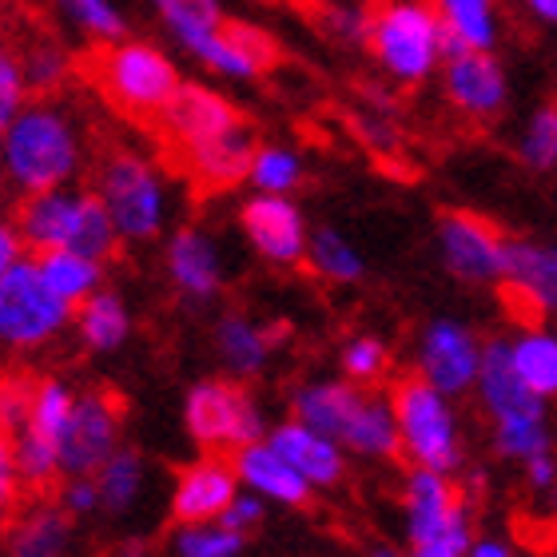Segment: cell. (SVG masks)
<instances>
[{"label": "cell", "mask_w": 557, "mask_h": 557, "mask_svg": "<svg viewBox=\"0 0 557 557\" xmlns=\"http://www.w3.org/2000/svg\"><path fill=\"white\" fill-rule=\"evenodd\" d=\"M518 156L530 172H554L557 168V100H546L542 108H534V116L525 120Z\"/></svg>", "instance_id": "34"}, {"label": "cell", "mask_w": 557, "mask_h": 557, "mask_svg": "<svg viewBox=\"0 0 557 557\" xmlns=\"http://www.w3.org/2000/svg\"><path fill=\"white\" fill-rule=\"evenodd\" d=\"M268 442L311 482V486H335V482H343V474H347L343 446H338L335 438L319 434L314 426H307V422H299V418H295V422H278L268 434Z\"/></svg>", "instance_id": "17"}, {"label": "cell", "mask_w": 557, "mask_h": 557, "mask_svg": "<svg viewBox=\"0 0 557 557\" xmlns=\"http://www.w3.org/2000/svg\"><path fill=\"white\" fill-rule=\"evenodd\" d=\"M184 422L199 446H247L263 438V414L232 383H196L187 391Z\"/></svg>", "instance_id": "8"}, {"label": "cell", "mask_w": 557, "mask_h": 557, "mask_svg": "<svg viewBox=\"0 0 557 557\" xmlns=\"http://www.w3.org/2000/svg\"><path fill=\"white\" fill-rule=\"evenodd\" d=\"M239 494V474L235 466L220 462V458H203V462L187 466L172 494V518L180 525L191 522H220V513L232 506Z\"/></svg>", "instance_id": "16"}, {"label": "cell", "mask_w": 557, "mask_h": 557, "mask_svg": "<svg viewBox=\"0 0 557 557\" xmlns=\"http://www.w3.org/2000/svg\"><path fill=\"white\" fill-rule=\"evenodd\" d=\"M466 557H513V549L502 537H478V542H470V554Z\"/></svg>", "instance_id": "49"}, {"label": "cell", "mask_w": 557, "mask_h": 557, "mask_svg": "<svg viewBox=\"0 0 557 557\" xmlns=\"http://www.w3.org/2000/svg\"><path fill=\"white\" fill-rule=\"evenodd\" d=\"M299 180H302V168L290 151H283V148H259L256 151V163H251V184H256L259 191H268V196H287Z\"/></svg>", "instance_id": "38"}, {"label": "cell", "mask_w": 557, "mask_h": 557, "mask_svg": "<svg viewBox=\"0 0 557 557\" xmlns=\"http://www.w3.org/2000/svg\"><path fill=\"white\" fill-rule=\"evenodd\" d=\"M215 343H220L223 362L235 374H256L275 347V331H263L244 314H223L220 326H215Z\"/></svg>", "instance_id": "24"}, {"label": "cell", "mask_w": 557, "mask_h": 557, "mask_svg": "<svg viewBox=\"0 0 557 557\" xmlns=\"http://www.w3.org/2000/svg\"><path fill=\"white\" fill-rule=\"evenodd\" d=\"M438 251L454 278L486 287L502 283V259H506V235L474 211H446L438 220Z\"/></svg>", "instance_id": "9"}, {"label": "cell", "mask_w": 557, "mask_h": 557, "mask_svg": "<svg viewBox=\"0 0 557 557\" xmlns=\"http://www.w3.org/2000/svg\"><path fill=\"white\" fill-rule=\"evenodd\" d=\"M307 256H311V263H314L319 275L335 278V283H359L362 271H367V263H362L359 251H355V247H350L338 232H331V227L314 232V239L307 244Z\"/></svg>", "instance_id": "33"}, {"label": "cell", "mask_w": 557, "mask_h": 557, "mask_svg": "<svg viewBox=\"0 0 557 557\" xmlns=\"http://www.w3.org/2000/svg\"><path fill=\"white\" fill-rule=\"evenodd\" d=\"M259 522H263V502H259L256 490L251 494H235L232 506L220 513V525H227L235 534H251Z\"/></svg>", "instance_id": "44"}, {"label": "cell", "mask_w": 557, "mask_h": 557, "mask_svg": "<svg viewBox=\"0 0 557 557\" xmlns=\"http://www.w3.org/2000/svg\"><path fill=\"white\" fill-rule=\"evenodd\" d=\"M525 9H530V16L542 24H554L557 28V0H522Z\"/></svg>", "instance_id": "50"}, {"label": "cell", "mask_w": 557, "mask_h": 557, "mask_svg": "<svg viewBox=\"0 0 557 557\" xmlns=\"http://www.w3.org/2000/svg\"><path fill=\"white\" fill-rule=\"evenodd\" d=\"M12 458H16L21 478L33 482V486H48V482L60 474V442L48 438V434H40V430H33V426L16 430Z\"/></svg>", "instance_id": "32"}, {"label": "cell", "mask_w": 557, "mask_h": 557, "mask_svg": "<svg viewBox=\"0 0 557 557\" xmlns=\"http://www.w3.org/2000/svg\"><path fill=\"white\" fill-rule=\"evenodd\" d=\"M362 395H367V391H362L359 383H311L295 395V418L343 446L347 422H350V414L359 410Z\"/></svg>", "instance_id": "21"}, {"label": "cell", "mask_w": 557, "mask_h": 557, "mask_svg": "<svg viewBox=\"0 0 557 557\" xmlns=\"http://www.w3.org/2000/svg\"><path fill=\"white\" fill-rule=\"evenodd\" d=\"M442 28L462 48L494 52L498 45V4L494 0H434Z\"/></svg>", "instance_id": "25"}, {"label": "cell", "mask_w": 557, "mask_h": 557, "mask_svg": "<svg viewBox=\"0 0 557 557\" xmlns=\"http://www.w3.org/2000/svg\"><path fill=\"white\" fill-rule=\"evenodd\" d=\"M72 542V525H69V510H45L28 513L16 530H12L9 554L12 557H64Z\"/></svg>", "instance_id": "28"}, {"label": "cell", "mask_w": 557, "mask_h": 557, "mask_svg": "<svg viewBox=\"0 0 557 557\" xmlns=\"http://www.w3.org/2000/svg\"><path fill=\"white\" fill-rule=\"evenodd\" d=\"M9 458H12V446L4 438H0V462H9Z\"/></svg>", "instance_id": "53"}, {"label": "cell", "mask_w": 557, "mask_h": 557, "mask_svg": "<svg viewBox=\"0 0 557 557\" xmlns=\"http://www.w3.org/2000/svg\"><path fill=\"white\" fill-rule=\"evenodd\" d=\"M60 502H64V510H69V513H92V510H100V486H96V474L72 478Z\"/></svg>", "instance_id": "45"}, {"label": "cell", "mask_w": 557, "mask_h": 557, "mask_svg": "<svg viewBox=\"0 0 557 557\" xmlns=\"http://www.w3.org/2000/svg\"><path fill=\"white\" fill-rule=\"evenodd\" d=\"M72 407H76V395H72L69 383H60V379H48L33 391V418H28V426L48 434V438H57L64 434L72 418Z\"/></svg>", "instance_id": "37"}, {"label": "cell", "mask_w": 557, "mask_h": 557, "mask_svg": "<svg viewBox=\"0 0 557 557\" xmlns=\"http://www.w3.org/2000/svg\"><path fill=\"white\" fill-rule=\"evenodd\" d=\"M60 9L69 12L84 33L100 36V40H120L124 28H128L112 0H60Z\"/></svg>", "instance_id": "40"}, {"label": "cell", "mask_w": 557, "mask_h": 557, "mask_svg": "<svg viewBox=\"0 0 557 557\" xmlns=\"http://www.w3.org/2000/svg\"><path fill=\"white\" fill-rule=\"evenodd\" d=\"M36 263H40V275L48 278V287L57 290L64 302H84L100 287V263L81 256V251L52 247V251H40Z\"/></svg>", "instance_id": "27"}, {"label": "cell", "mask_w": 557, "mask_h": 557, "mask_svg": "<svg viewBox=\"0 0 557 557\" xmlns=\"http://www.w3.org/2000/svg\"><path fill=\"white\" fill-rule=\"evenodd\" d=\"M72 302H64L40 275V263L16 259L0 275V343L12 350L45 347L69 326Z\"/></svg>", "instance_id": "7"}, {"label": "cell", "mask_w": 557, "mask_h": 557, "mask_svg": "<svg viewBox=\"0 0 557 557\" xmlns=\"http://www.w3.org/2000/svg\"><path fill=\"white\" fill-rule=\"evenodd\" d=\"M24 92H28V84H24L21 60L0 45V128L24 108Z\"/></svg>", "instance_id": "41"}, {"label": "cell", "mask_w": 557, "mask_h": 557, "mask_svg": "<svg viewBox=\"0 0 557 557\" xmlns=\"http://www.w3.org/2000/svg\"><path fill=\"white\" fill-rule=\"evenodd\" d=\"M232 466L235 474H239V482H247L259 498L283 502V506H307V498H311L314 490L271 442H247V446H239Z\"/></svg>", "instance_id": "19"}, {"label": "cell", "mask_w": 557, "mask_h": 557, "mask_svg": "<svg viewBox=\"0 0 557 557\" xmlns=\"http://www.w3.org/2000/svg\"><path fill=\"white\" fill-rule=\"evenodd\" d=\"M4 175L21 196L64 187L81 172V128L57 96H36L4 124L0 139Z\"/></svg>", "instance_id": "2"}, {"label": "cell", "mask_w": 557, "mask_h": 557, "mask_svg": "<svg viewBox=\"0 0 557 557\" xmlns=\"http://www.w3.org/2000/svg\"><path fill=\"white\" fill-rule=\"evenodd\" d=\"M76 211H81V191H33L24 196L12 211L16 232L33 251H52V247H69L72 232H76Z\"/></svg>", "instance_id": "18"}, {"label": "cell", "mask_w": 557, "mask_h": 557, "mask_svg": "<svg viewBox=\"0 0 557 557\" xmlns=\"http://www.w3.org/2000/svg\"><path fill=\"white\" fill-rule=\"evenodd\" d=\"M28 418H33V391L24 383H0V430H16L28 426Z\"/></svg>", "instance_id": "42"}, {"label": "cell", "mask_w": 557, "mask_h": 557, "mask_svg": "<svg viewBox=\"0 0 557 557\" xmlns=\"http://www.w3.org/2000/svg\"><path fill=\"white\" fill-rule=\"evenodd\" d=\"M522 470H525V482H530L537 494H546V490L557 486V458L554 454H537V458H530Z\"/></svg>", "instance_id": "46"}, {"label": "cell", "mask_w": 557, "mask_h": 557, "mask_svg": "<svg viewBox=\"0 0 557 557\" xmlns=\"http://www.w3.org/2000/svg\"><path fill=\"white\" fill-rule=\"evenodd\" d=\"M343 446L362 458H395L403 454V438H398V418L395 403L383 395H362L359 410L350 414Z\"/></svg>", "instance_id": "22"}, {"label": "cell", "mask_w": 557, "mask_h": 557, "mask_svg": "<svg viewBox=\"0 0 557 557\" xmlns=\"http://www.w3.org/2000/svg\"><path fill=\"white\" fill-rule=\"evenodd\" d=\"M120 232L108 203L100 199V191H81V211H76V232L69 239V251H81V256L104 263V259L116 256Z\"/></svg>", "instance_id": "29"}, {"label": "cell", "mask_w": 557, "mask_h": 557, "mask_svg": "<svg viewBox=\"0 0 557 557\" xmlns=\"http://www.w3.org/2000/svg\"><path fill=\"white\" fill-rule=\"evenodd\" d=\"M76 76L116 112L124 124L156 136L163 108L180 88V72L160 48L144 40H100L76 57Z\"/></svg>", "instance_id": "1"}, {"label": "cell", "mask_w": 557, "mask_h": 557, "mask_svg": "<svg viewBox=\"0 0 557 557\" xmlns=\"http://www.w3.org/2000/svg\"><path fill=\"white\" fill-rule=\"evenodd\" d=\"M247 239L259 256L271 259L275 268H295L307 256V223H302L299 208L283 196H256L247 199L239 211Z\"/></svg>", "instance_id": "15"}, {"label": "cell", "mask_w": 557, "mask_h": 557, "mask_svg": "<svg viewBox=\"0 0 557 557\" xmlns=\"http://www.w3.org/2000/svg\"><path fill=\"white\" fill-rule=\"evenodd\" d=\"M494 450L506 462H530L537 454H554V434L549 418H530V422H502L494 426Z\"/></svg>", "instance_id": "35"}, {"label": "cell", "mask_w": 557, "mask_h": 557, "mask_svg": "<svg viewBox=\"0 0 557 557\" xmlns=\"http://www.w3.org/2000/svg\"><path fill=\"white\" fill-rule=\"evenodd\" d=\"M116 438H120L116 403L104 395L76 398L69 426L60 434V474H69V478L96 474V470L120 450Z\"/></svg>", "instance_id": "11"}, {"label": "cell", "mask_w": 557, "mask_h": 557, "mask_svg": "<svg viewBox=\"0 0 557 557\" xmlns=\"http://www.w3.org/2000/svg\"><path fill=\"white\" fill-rule=\"evenodd\" d=\"M128 307L112 290H96L81 302V338L92 350H116L128 338Z\"/></svg>", "instance_id": "30"}, {"label": "cell", "mask_w": 557, "mask_h": 557, "mask_svg": "<svg viewBox=\"0 0 557 557\" xmlns=\"http://www.w3.org/2000/svg\"><path fill=\"white\" fill-rule=\"evenodd\" d=\"M386 362H391V350H386L383 338L374 335L350 338L347 350H343V371H347L350 383H374V379H383Z\"/></svg>", "instance_id": "39"}, {"label": "cell", "mask_w": 557, "mask_h": 557, "mask_svg": "<svg viewBox=\"0 0 557 557\" xmlns=\"http://www.w3.org/2000/svg\"><path fill=\"white\" fill-rule=\"evenodd\" d=\"M239 549H244V534H235L227 525L191 522L180 525L175 534V557H239Z\"/></svg>", "instance_id": "36"}, {"label": "cell", "mask_w": 557, "mask_h": 557, "mask_svg": "<svg viewBox=\"0 0 557 557\" xmlns=\"http://www.w3.org/2000/svg\"><path fill=\"white\" fill-rule=\"evenodd\" d=\"M96 486H100V506L108 513H124L136 506L139 486H144V462L136 450H116L100 470H96Z\"/></svg>", "instance_id": "31"}, {"label": "cell", "mask_w": 557, "mask_h": 557, "mask_svg": "<svg viewBox=\"0 0 557 557\" xmlns=\"http://www.w3.org/2000/svg\"><path fill=\"white\" fill-rule=\"evenodd\" d=\"M151 4L160 9L163 24H168L196 57L223 33V24H227V16L220 12V0H151Z\"/></svg>", "instance_id": "26"}, {"label": "cell", "mask_w": 557, "mask_h": 557, "mask_svg": "<svg viewBox=\"0 0 557 557\" xmlns=\"http://www.w3.org/2000/svg\"><path fill=\"white\" fill-rule=\"evenodd\" d=\"M168 271H172L175 287L184 290L187 299H211L220 290V259H215V247L196 227H184L168 244Z\"/></svg>", "instance_id": "20"}, {"label": "cell", "mask_w": 557, "mask_h": 557, "mask_svg": "<svg viewBox=\"0 0 557 557\" xmlns=\"http://www.w3.org/2000/svg\"><path fill=\"white\" fill-rule=\"evenodd\" d=\"M21 247H24V239H21V232H16V223H0V275L21 259Z\"/></svg>", "instance_id": "48"}, {"label": "cell", "mask_w": 557, "mask_h": 557, "mask_svg": "<svg viewBox=\"0 0 557 557\" xmlns=\"http://www.w3.org/2000/svg\"><path fill=\"white\" fill-rule=\"evenodd\" d=\"M502 290L537 319L557 314V244L506 239Z\"/></svg>", "instance_id": "13"}, {"label": "cell", "mask_w": 557, "mask_h": 557, "mask_svg": "<svg viewBox=\"0 0 557 557\" xmlns=\"http://www.w3.org/2000/svg\"><path fill=\"white\" fill-rule=\"evenodd\" d=\"M482 350H486V343H478V335L466 323L434 319L422 331V343H418V374L430 386H438L442 395L458 398L478 386Z\"/></svg>", "instance_id": "10"}, {"label": "cell", "mask_w": 557, "mask_h": 557, "mask_svg": "<svg viewBox=\"0 0 557 557\" xmlns=\"http://www.w3.org/2000/svg\"><path fill=\"white\" fill-rule=\"evenodd\" d=\"M513 371L537 398L554 403L557 398V331L554 326H530L510 338Z\"/></svg>", "instance_id": "23"}, {"label": "cell", "mask_w": 557, "mask_h": 557, "mask_svg": "<svg viewBox=\"0 0 557 557\" xmlns=\"http://www.w3.org/2000/svg\"><path fill=\"white\" fill-rule=\"evenodd\" d=\"M112 557H148V549L139 546V542H124V546H120Z\"/></svg>", "instance_id": "51"}, {"label": "cell", "mask_w": 557, "mask_h": 557, "mask_svg": "<svg viewBox=\"0 0 557 557\" xmlns=\"http://www.w3.org/2000/svg\"><path fill=\"white\" fill-rule=\"evenodd\" d=\"M371 557H410V554H398V549H391V546H379Z\"/></svg>", "instance_id": "52"}, {"label": "cell", "mask_w": 557, "mask_h": 557, "mask_svg": "<svg viewBox=\"0 0 557 557\" xmlns=\"http://www.w3.org/2000/svg\"><path fill=\"white\" fill-rule=\"evenodd\" d=\"M442 84H446V100L478 124L498 120L510 100L506 72L494 60V52H482V48H462L458 57L442 60Z\"/></svg>", "instance_id": "12"}, {"label": "cell", "mask_w": 557, "mask_h": 557, "mask_svg": "<svg viewBox=\"0 0 557 557\" xmlns=\"http://www.w3.org/2000/svg\"><path fill=\"white\" fill-rule=\"evenodd\" d=\"M355 132H359V139L374 151V156H379V160H391V156L403 148V139H398L395 124H386V120L359 116V120H355Z\"/></svg>", "instance_id": "43"}, {"label": "cell", "mask_w": 557, "mask_h": 557, "mask_svg": "<svg viewBox=\"0 0 557 557\" xmlns=\"http://www.w3.org/2000/svg\"><path fill=\"white\" fill-rule=\"evenodd\" d=\"M478 398L494 426L502 422H530V418H549V403L537 398L513 371L510 338H490L482 350V371H478Z\"/></svg>", "instance_id": "14"}, {"label": "cell", "mask_w": 557, "mask_h": 557, "mask_svg": "<svg viewBox=\"0 0 557 557\" xmlns=\"http://www.w3.org/2000/svg\"><path fill=\"white\" fill-rule=\"evenodd\" d=\"M16 478H21L16 458L0 462V534H4V525H9V518H12V506H16Z\"/></svg>", "instance_id": "47"}, {"label": "cell", "mask_w": 557, "mask_h": 557, "mask_svg": "<svg viewBox=\"0 0 557 557\" xmlns=\"http://www.w3.org/2000/svg\"><path fill=\"white\" fill-rule=\"evenodd\" d=\"M96 191L108 203L116 232L124 239H151L163 227V184L151 172V163L136 156L124 144L104 139L100 144V160H96Z\"/></svg>", "instance_id": "6"}, {"label": "cell", "mask_w": 557, "mask_h": 557, "mask_svg": "<svg viewBox=\"0 0 557 557\" xmlns=\"http://www.w3.org/2000/svg\"><path fill=\"white\" fill-rule=\"evenodd\" d=\"M391 403H395L403 454L410 462L422 466V470L454 474L462 466V430H458L450 395H442L438 386H430L418 374V379H403L395 386Z\"/></svg>", "instance_id": "4"}, {"label": "cell", "mask_w": 557, "mask_h": 557, "mask_svg": "<svg viewBox=\"0 0 557 557\" xmlns=\"http://www.w3.org/2000/svg\"><path fill=\"white\" fill-rule=\"evenodd\" d=\"M407 542L410 557H466L474 530L462 494L454 490L450 474L414 466L407 478Z\"/></svg>", "instance_id": "5"}, {"label": "cell", "mask_w": 557, "mask_h": 557, "mask_svg": "<svg viewBox=\"0 0 557 557\" xmlns=\"http://www.w3.org/2000/svg\"><path fill=\"white\" fill-rule=\"evenodd\" d=\"M367 48L395 84H422L442 64V16L434 0H371Z\"/></svg>", "instance_id": "3"}]
</instances>
